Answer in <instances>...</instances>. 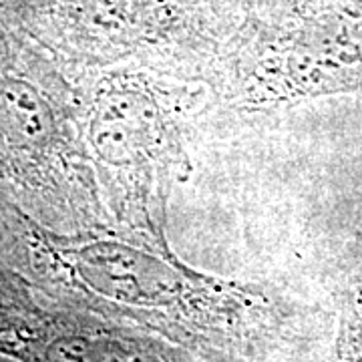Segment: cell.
Segmentation results:
<instances>
[{
	"instance_id": "6da1fadb",
	"label": "cell",
	"mask_w": 362,
	"mask_h": 362,
	"mask_svg": "<svg viewBox=\"0 0 362 362\" xmlns=\"http://www.w3.org/2000/svg\"><path fill=\"white\" fill-rule=\"evenodd\" d=\"M47 115L28 87H0V131L16 143H35L45 137Z\"/></svg>"
}]
</instances>
